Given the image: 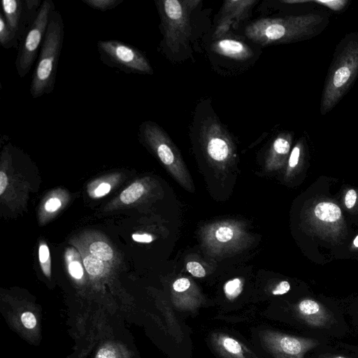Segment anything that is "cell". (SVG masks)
<instances>
[{
	"instance_id": "1",
	"label": "cell",
	"mask_w": 358,
	"mask_h": 358,
	"mask_svg": "<svg viewBox=\"0 0 358 358\" xmlns=\"http://www.w3.org/2000/svg\"><path fill=\"white\" fill-rule=\"evenodd\" d=\"M329 24L323 11L256 20L245 29V35L260 45L292 43L308 40L322 33Z\"/></svg>"
},
{
	"instance_id": "2",
	"label": "cell",
	"mask_w": 358,
	"mask_h": 358,
	"mask_svg": "<svg viewBox=\"0 0 358 358\" xmlns=\"http://www.w3.org/2000/svg\"><path fill=\"white\" fill-rule=\"evenodd\" d=\"M287 312L292 322L307 336L333 341L350 334L343 307L334 302L306 296L290 304Z\"/></svg>"
},
{
	"instance_id": "3",
	"label": "cell",
	"mask_w": 358,
	"mask_h": 358,
	"mask_svg": "<svg viewBox=\"0 0 358 358\" xmlns=\"http://www.w3.org/2000/svg\"><path fill=\"white\" fill-rule=\"evenodd\" d=\"M358 77V32L352 31L337 43L324 83L320 113H330L343 99Z\"/></svg>"
},
{
	"instance_id": "4",
	"label": "cell",
	"mask_w": 358,
	"mask_h": 358,
	"mask_svg": "<svg viewBox=\"0 0 358 358\" xmlns=\"http://www.w3.org/2000/svg\"><path fill=\"white\" fill-rule=\"evenodd\" d=\"M208 161L219 169H226L236 157V147L230 134L210 105L197 107L192 127Z\"/></svg>"
},
{
	"instance_id": "5",
	"label": "cell",
	"mask_w": 358,
	"mask_h": 358,
	"mask_svg": "<svg viewBox=\"0 0 358 358\" xmlns=\"http://www.w3.org/2000/svg\"><path fill=\"white\" fill-rule=\"evenodd\" d=\"M64 37L63 17L55 9L51 13L31 78L29 91L34 99L52 93L55 88Z\"/></svg>"
},
{
	"instance_id": "6",
	"label": "cell",
	"mask_w": 358,
	"mask_h": 358,
	"mask_svg": "<svg viewBox=\"0 0 358 358\" xmlns=\"http://www.w3.org/2000/svg\"><path fill=\"white\" fill-rule=\"evenodd\" d=\"M199 3L198 0L155 1L163 36L161 45L166 53L180 52L189 45L192 34L191 13Z\"/></svg>"
},
{
	"instance_id": "7",
	"label": "cell",
	"mask_w": 358,
	"mask_h": 358,
	"mask_svg": "<svg viewBox=\"0 0 358 358\" xmlns=\"http://www.w3.org/2000/svg\"><path fill=\"white\" fill-rule=\"evenodd\" d=\"M138 136L152 150L176 182L189 192L194 187L177 147L158 124L146 120L139 125Z\"/></svg>"
},
{
	"instance_id": "8",
	"label": "cell",
	"mask_w": 358,
	"mask_h": 358,
	"mask_svg": "<svg viewBox=\"0 0 358 358\" xmlns=\"http://www.w3.org/2000/svg\"><path fill=\"white\" fill-rule=\"evenodd\" d=\"M97 50L106 66L129 74L153 73L146 56L137 48L117 40H100Z\"/></svg>"
},
{
	"instance_id": "9",
	"label": "cell",
	"mask_w": 358,
	"mask_h": 358,
	"mask_svg": "<svg viewBox=\"0 0 358 358\" xmlns=\"http://www.w3.org/2000/svg\"><path fill=\"white\" fill-rule=\"evenodd\" d=\"M55 9L52 0L43 1L35 20L19 44L15 68L21 78L30 71L38 57V50L45 37L51 13Z\"/></svg>"
},
{
	"instance_id": "10",
	"label": "cell",
	"mask_w": 358,
	"mask_h": 358,
	"mask_svg": "<svg viewBox=\"0 0 358 358\" xmlns=\"http://www.w3.org/2000/svg\"><path fill=\"white\" fill-rule=\"evenodd\" d=\"M260 336L264 346L274 358H304L311 350L329 341L269 329L262 331Z\"/></svg>"
},
{
	"instance_id": "11",
	"label": "cell",
	"mask_w": 358,
	"mask_h": 358,
	"mask_svg": "<svg viewBox=\"0 0 358 358\" xmlns=\"http://www.w3.org/2000/svg\"><path fill=\"white\" fill-rule=\"evenodd\" d=\"M38 10L30 9L24 0H2L1 13L19 44L35 20Z\"/></svg>"
},
{
	"instance_id": "12",
	"label": "cell",
	"mask_w": 358,
	"mask_h": 358,
	"mask_svg": "<svg viewBox=\"0 0 358 358\" xmlns=\"http://www.w3.org/2000/svg\"><path fill=\"white\" fill-rule=\"evenodd\" d=\"M257 3L255 0L224 1L217 15L213 37L217 39L224 36L234 23L248 17Z\"/></svg>"
},
{
	"instance_id": "13",
	"label": "cell",
	"mask_w": 358,
	"mask_h": 358,
	"mask_svg": "<svg viewBox=\"0 0 358 358\" xmlns=\"http://www.w3.org/2000/svg\"><path fill=\"white\" fill-rule=\"evenodd\" d=\"M243 231L232 222H220L211 226L205 236L208 245L212 248H229L236 245Z\"/></svg>"
},
{
	"instance_id": "14",
	"label": "cell",
	"mask_w": 358,
	"mask_h": 358,
	"mask_svg": "<svg viewBox=\"0 0 358 358\" xmlns=\"http://www.w3.org/2000/svg\"><path fill=\"white\" fill-rule=\"evenodd\" d=\"M211 50L217 55L238 62L249 60L254 55L251 48L243 41L226 35L215 39L211 44Z\"/></svg>"
},
{
	"instance_id": "15",
	"label": "cell",
	"mask_w": 358,
	"mask_h": 358,
	"mask_svg": "<svg viewBox=\"0 0 358 358\" xmlns=\"http://www.w3.org/2000/svg\"><path fill=\"white\" fill-rule=\"evenodd\" d=\"M292 136L291 132L282 131L274 138L265 159L266 171H274L283 166L290 154Z\"/></svg>"
},
{
	"instance_id": "16",
	"label": "cell",
	"mask_w": 358,
	"mask_h": 358,
	"mask_svg": "<svg viewBox=\"0 0 358 358\" xmlns=\"http://www.w3.org/2000/svg\"><path fill=\"white\" fill-rule=\"evenodd\" d=\"M304 358H358V345L329 341L311 350Z\"/></svg>"
},
{
	"instance_id": "17",
	"label": "cell",
	"mask_w": 358,
	"mask_h": 358,
	"mask_svg": "<svg viewBox=\"0 0 358 358\" xmlns=\"http://www.w3.org/2000/svg\"><path fill=\"white\" fill-rule=\"evenodd\" d=\"M216 350L225 358H253L249 350L234 337L223 333L212 336Z\"/></svg>"
},
{
	"instance_id": "18",
	"label": "cell",
	"mask_w": 358,
	"mask_h": 358,
	"mask_svg": "<svg viewBox=\"0 0 358 358\" xmlns=\"http://www.w3.org/2000/svg\"><path fill=\"white\" fill-rule=\"evenodd\" d=\"M315 217L324 223H335L341 217V210L338 205L329 201L318 203L313 210Z\"/></svg>"
},
{
	"instance_id": "19",
	"label": "cell",
	"mask_w": 358,
	"mask_h": 358,
	"mask_svg": "<svg viewBox=\"0 0 358 358\" xmlns=\"http://www.w3.org/2000/svg\"><path fill=\"white\" fill-rule=\"evenodd\" d=\"M280 1L289 5L315 3L335 13L343 12L351 3L348 0H282Z\"/></svg>"
},
{
	"instance_id": "20",
	"label": "cell",
	"mask_w": 358,
	"mask_h": 358,
	"mask_svg": "<svg viewBox=\"0 0 358 358\" xmlns=\"http://www.w3.org/2000/svg\"><path fill=\"white\" fill-rule=\"evenodd\" d=\"M0 44L6 49L19 46L17 38L7 25L1 13H0Z\"/></svg>"
},
{
	"instance_id": "21",
	"label": "cell",
	"mask_w": 358,
	"mask_h": 358,
	"mask_svg": "<svg viewBox=\"0 0 358 358\" xmlns=\"http://www.w3.org/2000/svg\"><path fill=\"white\" fill-rule=\"evenodd\" d=\"M342 307L350 329V334L352 333L358 338V300Z\"/></svg>"
},
{
	"instance_id": "22",
	"label": "cell",
	"mask_w": 358,
	"mask_h": 358,
	"mask_svg": "<svg viewBox=\"0 0 358 358\" xmlns=\"http://www.w3.org/2000/svg\"><path fill=\"white\" fill-rule=\"evenodd\" d=\"M143 192V185L140 182H134L122 191L120 200L125 204H129L138 200Z\"/></svg>"
},
{
	"instance_id": "23",
	"label": "cell",
	"mask_w": 358,
	"mask_h": 358,
	"mask_svg": "<svg viewBox=\"0 0 358 358\" xmlns=\"http://www.w3.org/2000/svg\"><path fill=\"white\" fill-rule=\"evenodd\" d=\"M90 252L102 261H109L113 257L112 248L106 243L96 241L90 246Z\"/></svg>"
},
{
	"instance_id": "24",
	"label": "cell",
	"mask_w": 358,
	"mask_h": 358,
	"mask_svg": "<svg viewBox=\"0 0 358 358\" xmlns=\"http://www.w3.org/2000/svg\"><path fill=\"white\" fill-rule=\"evenodd\" d=\"M243 289V282L239 278H234L227 281L223 287L225 296L230 301L236 299Z\"/></svg>"
},
{
	"instance_id": "25",
	"label": "cell",
	"mask_w": 358,
	"mask_h": 358,
	"mask_svg": "<svg viewBox=\"0 0 358 358\" xmlns=\"http://www.w3.org/2000/svg\"><path fill=\"white\" fill-rule=\"evenodd\" d=\"M89 7L101 12L112 10L123 2V0H82Z\"/></svg>"
},
{
	"instance_id": "26",
	"label": "cell",
	"mask_w": 358,
	"mask_h": 358,
	"mask_svg": "<svg viewBox=\"0 0 358 358\" xmlns=\"http://www.w3.org/2000/svg\"><path fill=\"white\" fill-rule=\"evenodd\" d=\"M83 264L87 273L92 275H98L103 273V261L93 255H87L84 259Z\"/></svg>"
},
{
	"instance_id": "27",
	"label": "cell",
	"mask_w": 358,
	"mask_h": 358,
	"mask_svg": "<svg viewBox=\"0 0 358 358\" xmlns=\"http://www.w3.org/2000/svg\"><path fill=\"white\" fill-rule=\"evenodd\" d=\"M303 148V139L301 138L292 148L288 158L289 171L294 170L299 164Z\"/></svg>"
},
{
	"instance_id": "28",
	"label": "cell",
	"mask_w": 358,
	"mask_h": 358,
	"mask_svg": "<svg viewBox=\"0 0 358 358\" xmlns=\"http://www.w3.org/2000/svg\"><path fill=\"white\" fill-rule=\"evenodd\" d=\"M186 269L192 275L196 278H203L206 275L205 268L196 261L188 262L186 264Z\"/></svg>"
},
{
	"instance_id": "29",
	"label": "cell",
	"mask_w": 358,
	"mask_h": 358,
	"mask_svg": "<svg viewBox=\"0 0 358 358\" xmlns=\"http://www.w3.org/2000/svg\"><path fill=\"white\" fill-rule=\"evenodd\" d=\"M191 286V282L189 278L185 277H182L176 279L173 285L172 288L174 292L177 293H181L186 292L189 289Z\"/></svg>"
},
{
	"instance_id": "30",
	"label": "cell",
	"mask_w": 358,
	"mask_h": 358,
	"mask_svg": "<svg viewBox=\"0 0 358 358\" xmlns=\"http://www.w3.org/2000/svg\"><path fill=\"white\" fill-rule=\"evenodd\" d=\"M291 290V285L287 280H281L272 289L271 294L274 296H282Z\"/></svg>"
},
{
	"instance_id": "31",
	"label": "cell",
	"mask_w": 358,
	"mask_h": 358,
	"mask_svg": "<svg viewBox=\"0 0 358 358\" xmlns=\"http://www.w3.org/2000/svg\"><path fill=\"white\" fill-rule=\"evenodd\" d=\"M22 324L29 329H34L36 325V319L35 315L31 312H24L21 315Z\"/></svg>"
},
{
	"instance_id": "32",
	"label": "cell",
	"mask_w": 358,
	"mask_h": 358,
	"mask_svg": "<svg viewBox=\"0 0 358 358\" xmlns=\"http://www.w3.org/2000/svg\"><path fill=\"white\" fill-rule=\"evenodd\" d=\"M70 274L76 279H80L83 275V270L80 264L76 261L72 262L69 265Z\"/></svg>"
},
{
	"instance_id": "33",
	"label": "cell",
	"mask_w": 358,
	"mask_h": 358,
	"mask_svg": "<svg viewBox=\"0 0 358 358\" xmlns=\"http://www.w3.org/2000/svg\"><path fill=\"white\" fill-rule=\"evenodd\" d=\"M95 358H116V352L113 347L105 346L99 350Z\"/></svg>"
},
{
	"instance_id": "34",
	"label": "cell",
	"mask_w": 358,
	"mask_h": 358,
	"mask_svg": "<svg viewBox=\"0 0 358 358\" xmlns=\"http://www.w3.org/2000/svg\"><path fill=\"white\" fill-rule=\"evenodd\" d=\"M357 192L355 189H349L345 196V205L347 208L350 209L354 207L357 201Z\"/></svg>"
},
{
	"instance_id": "35",
	"label": "cell",
	"mask_w": 358,
	"mask_h": 358,
	"mask_svg": "<svg viewBox=\"0 0 358 358\" xmlns=\"http://www.w3.org/2000/svg\"><path fill=\"white\" fill-rule=\"evenodd\" d=\"M38 258L41 264L47 263L50 261V252L48 247L45 244H41L38 249Z\"/></svg>"
},
{
	"instance_id": "36",
	"label": "cell",
	"mask_w": 358,
	"mask_h": 358,
	"mask_svg": "<svg viewBox=\"0 0 358 358\" xmlns=\"http://www.w3.org/2000/svg\"><path fill=\"white\" fill-rule=\"evenodd\" d=\"M60 206L61 201L57 198H51L48 199L45 204V208L48 212H54Z\"/></svg>"
},
{
	"instance_id": "37",
	"label": "cell",
	"mask_w": 358,
	"mask_h": 358,
	"mask_svg": "<svg viewBox=\"0 0 358 358\" xmlns=\"http://www.w3.org/2000/svg\"><path fill=\"white\" fill-rule=\"evenodd\" d=\"M110 190V185L108 183L103 182L95 189L94 194L96 196H103L108 194Z\"/></svg>"
},
{
	"instance_id": "38",
	"label": "cell",
	"mask_w": 358,
	"mask_h": 358,
	"mask_svg": "<svg viewBox=\"0 0 358 358\" xmlns=\"http://www.w3.org/2000/svg\"><path fill=\"white\" fill-rule=\"evenodd\" d=\"M132 238L137 242L140 243H150L153 241V237L148 234H133Z\"/></svg>"
},
{
	"instance_id": "39",
	"label": "cell",
	"mask_w": 358,
	"mask_h": 358,
	"mask_svg": "<svg viewBox=\"0 0 358 358\" xmlns=\"http://www.w3.org/2000/svg\"><path fill=\"white\" fill-rule=\"evenodd\" d=\"M8 185V178L3 171H0V194L2 195Z\"/></svg>"
},
{
	"instance_id": "40",
	"label": "cell",
	"mask_w": 358,
	"mask_h": 358,
	"mask_svg": "<svg viewBox=\"0 0 358 358\" xmlns=\"http://www.w3.org/2000/svg\"><path fill=\"white\" fill-rule=\"evenodd\" d=\"M352 243L354 247L358 248V235L355 238Z\"/></svg>"
}]
</instances>
